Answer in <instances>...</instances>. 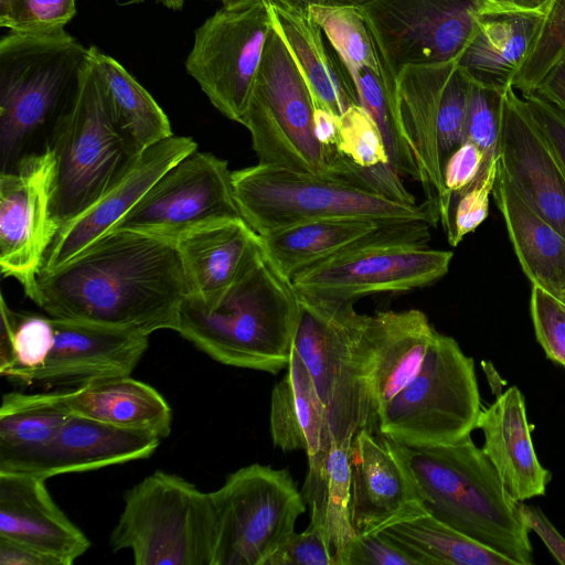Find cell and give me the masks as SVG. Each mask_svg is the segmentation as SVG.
I'll return each instance as SVG.
<instances>
[{
  "label": "cell",
  "instance_id": "1",
  "mask_svg": "<svg viewBox=\"0 0 565 565\" xmlns=\"http://www.w3.org/2000/svg\"><path fill=\"white\" fill-rule=\"evenodd\" d=\"M188 296L174 241L111 230L68 262L38 276L32 299L47 316L150 335L175 331Z\"/></svg>",
  "mask_w": 565,
  "mask_h": 565
},
{
  "label": "cell",
  "instance_id": "2",
  "mask_svg": "<svg viewBox=\"0 0 565 565\" xmlns=\"http://www.w3.org/2000/svg\"><path fill=\"white\" fill-rule=\"evenodd\" d=\"M299 295L262 248L213 302L186 296L175 331L213 360L277 374L291 358Z\"/></svg>",
  "mask_w": 565,
  "mask_h": 565
},
{
  "label": "cell",
  "instance_id": "3",
  "mask_svg": "<svg viewBox=\"0 0 565 565\" xmlns=\"http://www.w3.org/2000/svg\"><path fill=\"white\" fill-rule=\"evenodd\" d=\"M398 446L428 514L515 565L533 564L518 501L470 436L448 445Z\"/></svg>",
  "mask_w": 565,
  "mask_h": 565
},
{
  "label": "cell",
  "instance_id": "4",
  "mask_svg": "<svg viewBox=\"0 0 565 565\" xmlns=\"http://www.w3.org/2000/svg\"><path fill=\"white\" fill-rule=\"evenodd\" d=\"M353 303L299 295L294 334L292 348L311 374L338 441L352 439L362 428L377 427L370 316L358 313Z\"/></svg>",
  "mask_w": 565,
  "mask_h": 565
},
{
  "label": "cell",
  "instance_id": "5",
  "mask_svg": "<svg viewBox=\"0 0 565 565\" xmlns=\"http://www.w3.org/2000/svg\"><path fill=\"white\" fill-rule=\"evenodd\" d=\"M232 183L242 217L260 236L299 222L330 217L427 222L433 226L440 221L434 201L403 203L327 174L257 163L232 171Z\"/></svg>",
  "mask_w": 565,
  "mask_h": 565
},
{
  "label": "cell",
  "instance_id": "6",
  "mask_svg": "<svg viewBox=\"0 0 565 565\" xmlns=\"http://www.w3.org/2000/svg\"><path fill=\"white\" fill-rule=\"evenodd\" d=\"M50 147L56 162L52 220L57 231L118 183L139 157L110 120L89 55L55 118Z\"/></svg>",
  "mask_w": 565,
  "mask_h": 565
},
{
  "label": "cell",
  "instance_id": "7",
  "mask_svg": "<svg viewBox=\"0 0 565 565\" xmlns=\"http://www.w3.org/2000/svg\"><path fill=\"white\" fill-rule=\"evenodd\" d=\"M87 58L88 47L65 30L45 34L9 31L0 39L1 172L61 113Z\"/></svg>",
  "mask_w": 565,
  "mask_h": 565
},
{
  "label": "cell",
  "instance_id": "8",
  "mask_svg": "<svg viewBox=\"0 0 565 565\" xmlns=\"http://www.w3.org/2000/svg\"><path fill=\"white\" fill-rule=\"evenodd\" d=\"M109 544L130 550L137 565H211L215 513L210 492L154 471L126 491Z\"/></svg>",
  "mask_w": 565,
  "mask_h": 565
},
{
  "label": "cell",
  "instance_id": "9",
  "mask_svg": "<svg viewBox=\"0 0 565 565\" xmlns=\"http://www.w3.org/2000/svg\"><path fill=\"white\" fill-rule=\"evenodd\" d=\"M473 359L438 331L415 377L377 414V430L396 444L457 443L476 429L481 412Z\"/></svg>",
  "mask_w": 565,
  "mask_h": 565
},
{
  "label": "cell",
  "instance_id": "10",
  "mask_svg": "<svg viewBox=\"0 0 565 565\" xmlns=\"http://www.w3.org/2000/svg\"><path fill=\"white\" fill-rule=\"evenodd\" d=\"M210 495L216 523L211 565H265L306 511L290 472L259 463L236 470Z\"/></svg>",
  "mask_w": 565,
  "mask_h": 565
},
{
  "label": "cell",
  "instance_id": "11",
  "mask_svg": "<svg viewBox=\"0 0 565 565\" xmlns=\"http://www.w3.org/2000/svg\"><path fill=\"white\" fill-rule=\"evenodd\" d=\"M313 113L309 88L273 26L242 124L258 163L324 174L328 150L315 136Z\"/></svg>",
  "mask_w": 565,
  "mask_h": 565
},
{
  "label": "cell",
  "instance_id": "12",
  "mask_svg": "<svg viewBox=\"0 0 565 565\" xmlns=\"http://www.w3.org/2000/svg\"><path fill=\"white\" fill-rule=\"evenodd\" d=\"M273 31L268 0L223 6L194 31L186 73L226 118L243 124Z\"/></svg>",
  "mask_w": 565,
  "mask_h": 565
},
{
  "label": "cell",
  "instance_id": "13",
  "mask_svg": "<svg viewBox=\"0 0 565 565\" xmlns=\"http://www.w3.org/2000/svg\"><path fill=\"white\" fill-rule=\"evenodd\" d=\"M359 9L381 73L393 79L407 65L458 61L489 10L483 0H372Z\"/></svg>",
  "mask_w": 565,
  "mask_h": 565
},
{
  "label": "cell",
  "instance_id": "14",
  "mask_svg": "<svg viewBox=\"0 0 565 565\" xmlns=\"http://www.w3.org/2000/svg\"><path fill=\"white\" fill-rule=\"evenodd\" d=\"M239 217L227 162L196 149L169 168L111 230L175 242L199 228Z\"/></svg>",
  "mask_w": 565,
  "mask_h": 565
},
{
  "label": "cell",
  "instance_id": "15",
  "mask_svg": "<svg viewBox=\"0 0 565 565\" xmlns=\"http://www.w3.org/2000/svg\"><path fill=\"white\" fill-rule=\"evenodd\" d=\"M452 253L424 244L376 242L312 265L291 278L301 296L355 302L381 292L430 285L449 269Z\"/></svg>",
  "mask_w": 565,
  "mask_h": 565
},
{
  "label": "cell",
  "instance_id": "16",
  "mask_svg": "<svg viewBox=\"0 0 565 565\" xmlns=\"http://www.w3.org/2000/svg\"><path fill=\"white\" fill-rule=\"evenodd\" d=\"M55 170L49 145L0 174V269L4 277L18 280L31 300L57 232L52 220Z\"/></svg>",
  "mask_w": 565,
  "mask_h": 565
},
{
  "label": "cell",
  "instance_id": "17",
  "mask_svg": "<svg viewBox=\"0 0 565 565\" xmlns=\"http://www.w3.org/2000/svg\"><path fill=\"white\" fill-rule=\"evenodd\" d=\"M350 465V512L356 536L427 513L398 444L379 430L362 428L353 436Z\"/></svg>",
  "mask_w": 565,
  "mask_h": 565
},
{
  "label": "cell",
  "instance_id": "18",
  "mask_svg": "<svg viewBox=\"0 0 565 565\" xmlns=\"http://www.w3.org/2000/svg\"><path fill=\"white\" fill-rule=\"evenodd\" d=\"M52 320L53 347L31 385L77 387L102 379L130 375L149 344V335L135 330L79 320Z\"/></svg>",
  "mask_w": 565,
  "mask_h": 565
},
{
  "label": "cell",
  "instance_id": "19",
  "mask_svg": "<svg viewBox=\"0 0 565 565\" xmlns=\"http://www.w3.org/2000/svg\"><path fill=\"white\" fill-rule=\"evenodd\" d=\"M499 166L523 201L565 237V177L513 86L503 94Z\"/></svg>",
  "mask_w": 565,
  "mask_h": 565
},
{
  "label": "cell",
  "instance_id": "20",
  "mask_svg": "<svg viewBox=\"0 0 565 565\" xmlns=\"http://www.w3.org/2000/svg\"><path fill=\"white\" fill-rule=\"evenodd\" d=\"M161 438L73 414L39 449L0 465L1 472H23L47 479L150 457Z\"/></svg>",
  "mask_w": 565,
  "mask_h": 565
},
{
  "label": "cell",
  "instance_id": "21",
  "mask_svg": "<svg viewBox=\"0 0 565 565\" xmlns=\"http://www.w3.org/2000/svg\"><path fill=\"white\" fill-rule=\"evenodd\" d=\"M427 222L382 223L359 217L299 222L260 236L266 255L291 280L301 270L342 252L376 242L428 245Z\"/></svg>",
  "mask_w": 565,
  "mask_h": 565
},
{
  "label": "cell",
  "instance_id": "22",
  "mask_svg": "<svg viewBox=\"0 0 565 565\" xmlns=\"http://www.w3.org/2000/svg\"><path fill=\"white\" fill-rule=\"evenodd\" d=\"M196 149L192 138L172 135L141 152L118 183L89 209L58 228L41 271L63 265L110 231L169 168Z\"/></svg>",
  "mask_w": 565,
  "mask_h": 565
},
{
  "label": "cell",
  "instance_id": "23",
  "mask_svg": "<svg viewBox=\"0 0 565 565\" xmlns=\"http://www.w3.org/2000/svg\"><path fill=\"white\" fill-rule=\"evenodd\" d=\"M42 477L0 471V536L71 565L90 546L51 498Z\"/></svg>",
  "mask_w": 565,
  "mask_h": 565
},
{
  "label": "cell",
  "instance_id": "24",
  "mask_svg": "<svg viewBox=\"0 0 565 565\" xmlns=\"http://www.w3.org/2000/svg\"><path fill=\"white\" fill-rule=\"evenodd\" d=\"M457 61L407 65L395 77L394 106L399 128L420 172L426 199L444 202L438 120L447 79Z\"/></svg>",
  "mask_w": 565,
  "mask_h": 565
},
{
  "label": "cell",
  "instance_id": "25",
  "mask_svg": "<svg viewBox=\"0 0 565 565\" xmlns=\"http://www.w3.org/2000/svg\"><path fill=\"white\" fill-rule=\"evenodd\" d=\"M476 428L483 434V452L513 500L545 494L551 473L535 454L524 396L516 386L481 409Z\"/></svg>",
  "mask_w": 565,
  "mask_h": 565
},
{
  "label": "cell",
  "instance_id": "26",
  "mask_svg": "<svg viewBox=\"0 0 565 565\" xmlns=\"http://www.w3.org/2000/svg\"><path fill=\"white\" fill-rule=\"evenodd\" d=\"M268 4L273 26L302 75L315 107L341 116L359 104L349 75L333 50L329 51L323 31L308 10L286 0H268Z\"/></svg>",
  "mask_w": 565,
  "mask_h": 565
},
{
  "label": "cell",
  "instance_id": "27",
  "mask_svg": "<svg viewBox=\"0 0 565 565\" xmlns=\"http://www.w3.org/2000/svg\"><path fill=\"white\" fill-rule=\"evenodd\" d=\"M191 296L216 300L262 248V238L243 217L215 223L175 241Z\"/></svg>",
  "mask_w": 565,
  "mask_h": 565
},
{
  "label": "cell",
  "instance_id": "28",
  "mask_svg": "<svg viewBox=\"0 0 565 565\" xmlns=\"http://www.w3.org/2000/svg\"><path fill=\"white\" fill-rule=\"evenodd\" d=\"M544 13L490 10L477 22L458 66L472 83L504 92L533 45Z\"/></svg>",
  "mask_w": 565,
  "mask_h": 565
},
{
  "label": "cell",
  "instance_id": "29",
  "mask_svg": "<svg viewBox=\"0 0 565 565\" xmlns=\"http://www.w3.org/2000/svg\"><path fill=\"white\" fill-rule=\"evenodd\" d=\"M436 332L427 316L418 309L388 310L370 316L371 388L376 416L415 377Z\"/></svg>",
  "mask_w": 565,
  "mask_h": 565
},
{
  "label": "cell",
  "instance_id": "30",
  "mask_svg": "<svg viewBox=\"0 0 565 565\" xmlns=\"http://www.w3.org/2000/svg\"><path fill=\"white\" fill-rule=\"evenodd\" d=\"M492 195L524 274L558 298L565 291V237L523 201L499 162Z\"/></svg>",
  "mask_w": 565,
  "mask_h": 565
},
{
  "label": "cell",
  "instance_id": "31",
  "mask_svg": "<svg viewBox=\"0 0 565 565\" xmlns=\"http://www.w3.org/2000/svg\"><path fill=\"white\" fill-rule=\"evenodd\" d=\"M71 412L111 426L147 431L166 438L171 431L172 412L152 386L127 376L89 382L64 391Z\"/></svg>",
  "mask_w": 565,
  "mask_h": 565
},
{
  "label": "cell",
  "instance_id": "32",
  "mask_svg": "<svg viewBox=\"0 0 565 565\" xmlns=\"http://www.w3.org/2000/svg\"><path fill=\"white\" fill-rule=\"evenodd\" d=\"M88 55L110 120L135 156L173 135L163 109L116 58L94 45Z\"/></svg>",
  "mask_w": 565,
  "mask_h": 565
},
{
  "label": "cell",
  "instance_id": "33",
  "mask_svg": "<svg viewBox=\"0 0 565 565\" xmlns=\"http://www.w3.org/2000/svg\"><path fill=\"white\" fill-rule=\"evenodd\" d=\"M269 429L276 447L303 450L308 458L333 438L311 374L294 348L287 372L271 392Z\"/></svg>",
  "mask_w": 565,
  "mask_h": 565
},
{
  "label": "cell",
  "instance_id": "34",
  "mask_svg": "<svg viewBox=\"0 0 565 565\" xmlns=\"http://www.w3.org/2000/svg\"><path fill=\"white\" fill-rule=\"evenodd\" d=\"M352 439L335 440L308 458L309 469L301 489L310 509V523L327 535L334 564L344 547L356 537L351 521V465Z\"/></svg>",
  "mask_w": 565,
  "mask_h": 565
},
{
  "label": "cell",
  "instance_id": "35",
  "mask_svg": "<svg viewBox=\"0 0 565 565\" xmlns=\"http://www.w3.org/2000/svg\"><path fill=\"white\" fill-rule=\"evenodd\" d=\"M381 533L419 565H515L428 513L392 524Z\"/></svg>",
  "mask_w": 565,
  "mask_h": 565
},
{
  "label": "cell",
  "instance_id": "36",
  "mask_svg": "<svg viewBox=\"0 0 565 565\" xmlns=\"http://www.w3.org/2000/svg\"><path fill=\"white\" fill-rule=\"evenodd\" d=\"M72 415L64 391L4 394L0 407V465L46 445Z\"/></svg>",
  "mask_w": 565,
  "mask_h": 565
},
{
  "label": "cell",
  "instance_id": "37",
  "mask_svg": "<svg viewBox=\"0 0 565 565\" xmlns=\"http://www.w3.org/2000/svg\"><path fill=\"white\" fill-rule=\"evenodd\" d=\"M54 342L50 316L13 311L1 296L0 373L19 385H31L44 366Z\"/></svg>",
  "mask_w": 565,
  "mask_h": 565
},
{
  "label": "cell",
  "instance_id": "38",
  "mask_svg": "<svg viewBox=\"0 0 565 565\" xmlns=\"http://www.w3.org/2000/svg\"><path fill=\"white\" fill-rule=\"evenodd\" d=\"M307 10L320 25L350 79L364 68L382 74L373 39L359 8L310 6Z\"/></svg>",
  "mask_w": 565,
  "mask_h": 565
},
{
  "label": "cell",
  "instance_id": "39",
  "mask_svg": "<svg viewBox=\"0 0 565 565\" xmlns=\"http://www.w3.org/2000/svg\"><path fill=\"white\" fill-rule=\"evenodd\" d=\"M328 160L340 159L363 171L392 169L382 132L369 114L359 104L350 106L340 116L335 145L328 148Z\"/></svg>",
  "mask_w": 565,
  "mask_h": 565
},
{
  "label": "cell",
  "instance_id": "40",
  "mask_svg": "<svg viewBox=\"0 0 565 565\" xmlns=\"http://www.w3.org/2000/svg\"><path fill=\"white\" fill-rule=\"evenodd\" d=\"M565 57V0H553L512 86L522 94L533 92L544 75Z\"/></svg>",
  "mask_w": 565,
  "mask_h": 565
},
{
  "label": "cell",
  "instance_id": "41",
  "mask_svg": "<svg viewBox=\"0 0 565 565\" xmlns=\"http://www.w3.org/2000/svg\"><path fill=\"white\" fill-rule=\"evenodd\" d=\"M76 14V0H8L0 4V26L11 32L45 34L60 30Z\"/></svg>",
  "mask_w": 565,
  "mask_h": 565
},
{
  "label": "cell",
  "instance_id": "42",
  "mask_svg": "<svg viewBox=\"0 0 565 565\" xmlns=\"http://www.w3.org/2000/svg\"><path fill=\"white\" fill-rule=\"evenodd\" d=\"M504 92L472 83L468 118L467 140L482 152V161L499 160L501 113Z\"/></svg>",
  "mask_w": 565,
  "mask_h": 565
},
{
  "label": "cell",
  "instance_id": "43",
  "mask_svg": "<svg viewBox=\"0 0 565 565\" xmlns=\"http://www.w3.org/2000/svg\"><path fill=\"white\" fill-rule=\"evenodd\" d=\"M530 308L535 335L546 358L565 367V307L556 297L532 285Z\"/></svg>",
  "mask_w": 565,
  "mask_h": 565
},
{
  "label": "cell",
  "instance_id": "44",
  "mask_svg": "<svg viewBox=\"0 0 565 565\" xmlns=\"http://www.w3.org/2000/svg\"><path fill=\"white\" fill-rule=\"evenodd\" d=\"M495 174H489L451 200L447 220L443 224L451 246H457L487 218Z\"/></svg>",
  "mask_w": 565,
  "mask_h": 565
},
{
  "label": "cell",
  "instance_id": "45",
  "mask_svg": "<svg viewBox=\"0 0 565 565\" xmlns=\"http://www.w3.org/2000/svg\"><path fill=\"white\" fill-rule=\"evenodd\" d=\"M265 565H335L330 542L317 525L296 531L270 555Z\"/></svg>",
  "mask_w": 565,
  "mask_h": 565
},
{
  "label": "cell",
  "instance_id": "46",
  "mask_svg": "<svg viewBox=\"0 0 565 565\" xmlns=\"http://www.w3.org/2000/svg\"><path fill=\"white\" fill-rule=\"evenodd\" d=\"M481 150L466 140L445 161L443 166L444 202L439 207V218L444 224L448 216L452 199L463 193L478 177L482 163Z\"/></svg>",
  "mask_w": 565,
  "mask_h": 565
},
{
  "label": "cell",
  "instance_id": "47",
  "mask_svg": "<svg viewBox=\"0 0 565 565\" xmlns=\"http://www.w3.org/2000/svg\"><path fill=\"white\" fill-rule=\"evenodd\" d=\"M335 565H419L381 532L356 536L342 551Z\"/></svg>",
  "mask_w": 565,
  "mask_h": 565
},
{
  "label": "cell",
  "instance_id": "48",
  "mask_svg": "<svg viewBox=\"0 0 565 565\" xmlns=\"http://www.w3.org/2000/svg\"><path fill=\"white\" fill-rule=\"evenodd\" d=\"M522 98L565 177V114L534 90Z\"/></svg>",
  "mask_w": 565,
  "mask_h": 565
},
{
  "label": "cell",
  "instance_id": "49",
  "mask_svg": "<svg viewBox=\"0 0 565 565\" xmlns=\"http://www.w3.org/2000/svg\"><path fill=\"white\" fill-rule=\"evenodd\" d=\"M519 514L525 526L535 532L554 558L565 565V539L548 521L540 508L518 502Z\"/></svg>",
  "mask_w": 565,
  "mask_h": 565
},
{
  "label": "cell",
  "instance_id": "50",
  "mask_svg": "<svg viewBox=\"0 0 565 565\" xmlns=\"http://www.w3.org/2000/svg\"><path fill=\"white\" fill-rule=\"evenodd\" d=\"M0 565H61L31 546L0 536Z\"/></svg>",
  "mask_w": 565,
  "mask_h": 565
},
{
  "label": "cell",
  "instance_id": "51",
  "mask_svg": "<svg viewBox=\"0 0 565 565\" xmlns=\"http://www.w3.org/2000/svg\"><path fill=\"white\" fill-rule=\"evenodd\" d=\"M534 92L565 114V57L551 67Z\"/></svg>",
  "mask_w": 565,
  "mask_h": 565
},
{
  "label": "cell",
  "instance_id": "52",
  "mask_svg": "<svg viewBox=\"0 0 565 565\" xmlns=\"http://www.w3.org/2000/svg\"><path fill=\"white\" fill-rule=\"evenodd\" d=\"M340 116L321 108L315 107L313 131L317 140L326 148L335 145L339 135Z\"/></svg>",
  "mask_w": 565,
  "mask_h": 565
},
{
  "label": "cell",
  "instance_id": "53",
  "mask_svg": "<svg viewBox=\"0 0 565 565\" xmlns=\"http://www.w3.org/2000/svg\"><path fill=\"white\" fill-rule=\"evenodd\" d=\"M489 10L531 11L545 13L553 0H483Z\"/></svg>",
  "mask_w": 565,
  "mask_h": 565
},
{
  "label": "cell",
  "instance_id": "54",
  "mask_svg": "<svg viewBox=\"0 0 565 565\" xmlns=\"http://www.w3.org/2000/svg\"><path fill=\"white\" fill-rule=\"evenodd\" d=\"M295 6L307 9L310 6H331V7H354L361 8L372 0H286Z\"/></svg>",
  "mask_w": 565,
  "mask_h": 565
},
{
  "label": "cell",
  "instance_id": "55",
  "mask_svg": "<svg viewBox=\"0 0 565 565\" xmlns=\"http://www.w3.org/2000/svg\"><path fill=\"white\" fill-rule=\"evenodd\" d=\"M158 3L167 9L179 11L182 10L186 0H156Z\"/></svg>",
  "mask_w": 565,
  "mask_h": 565
},
{
  "label": "cell",
  "instance_id": "56",
  "mask_svg": "<svg viewBox=\"0 0 565 565\" xmlns=\"http://www.w3.org/2000/svg\"><path fill=\"white\" fill-rule=\"evenodd\" d=\"M249 1H254V0H226L222 4L223 6H237V4H242V3H245V2H249Z\"/></svg>",
  "mask_w": 565,
  "mask_h": 565
},
{
  "label": "cell",
  "instance_id": "57",
  "mask_svg": "<svg viewBox=\"0 0 565 565\" xmlns=\"http://www.w3.org/2000/svg\"><path fill=\"white\" fill-rule=\"evenodd\" d=\"M557 299L565 306V291Z\"/></svg>",
  "mask_w": 565,
  "mask_h": 565
},
{
  "label": "cell",
  "instance_id": "58",
  "mask_svg": "<svg viewBox=\"0 0 565 565\" xmlns=\"http://www.w3.org/2000/svg\"><path fill=\"white\" fill-rule=\"evenodd\" d=\"M6 1H8V0H0V4H1V3H4Z\"/></svg>",
  "mask_w": 565,
  "mask_h": 565
},
{
  "label": "cell",
  "instance_id": "59",
  "mask_svg": "<svg viewBox=\"0 0 565 565\" xmlns=\"http://www.w3.org/2000/svg\"><path fill=\"white\" fill-rule=\"evenodd\" d=\"M138 1H143V0H134L132 2H138Z\"/></svg>",
  "mask_w": 565,
  "mask_h": 565
},
{
  "label": "cell",
  "instance_id": "60",
  "mask_svg": "<svg viewBox=\"0 0 565 565\" xmlns=\"http://www.w3.org/2000/svg\"><path fill=\"white\" fill-rule=\"evenodd\" d=\"M218 1H221L222 3H224L226 0H218Z\"/></svg>",
  "mask_w": 565,
  "mask_h": 565
},
{
  "label": "cell",
  "instance_id": "61",
  "mask_svg": "<svg viewBox=\"0 0 565 565\" xmlns=\"http://www.w3.org/2000/svg\"><path fill=\"white\" fill-rule=\"evenodd\" d=\"M563 305V303H562ZM564 306V305H563ZM565 307V306H564Z\"/></svg>",
  "mask_w": 565,
  "mask_h": 565
}]
</instances>
